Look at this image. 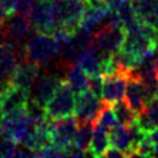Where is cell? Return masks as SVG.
Listing matches in <instances>:
<instances>
[{"label":"cell","mask_w":158,"mask_h":158,"mask_svg":"<svg viewBox=\"0 0 158 158\" xmlns=\"http://www.w3.org/2000/svg\"><path fill=\"white\" fill-rule=\"evenodd\" d=\"M25 58L38 65H49L59 56V47L49 33H31L23 46Z\"/></svg>","instance_id":"cell-1"},{"label":"cell","mask_w":158,"mask_h":158,"mask_svg":"<svg viewBox=\"0 0 158 158\" xmlns=\"http://www.w3.org/2000/svg\"><path fill=\"white\" fill-rule=\"evenodd\" d=\"M125 36L126 32L122 26L101 25L91 35V44L104 54H112L121 48Z\"/></svg>","instance_id":"cell-6"},{"label":"cell","mask_w":158,"mask_h":158,"mask_svg":"<svg viewBox=\"0 0 158 158\" xmlns=\"http://www.w3.org/2000/svg\"><path fill=\"white\" fill-rule=\"evenodd\" d=\"M104 102L99 96L93 94L89 89L75 95V106H74V118L78 123L91 122L95 123V120L102 109Z\"/></svg>","instance_id":"cell-7"},{"label":"cell","mask_w":158,"mask_h":158,"mask_svg":"<svg viewBox=\"0 0 158 158\" xmlns=\"http://www.w3.org/2000/svg\"><path fill=\"white\" fill-rule=\"evenodd\" d=\"M32 27L37 32L52 33L54 30L53 19V1L52 0H35L27 12Z\"/></svg>","instance_id":"cell-9"},{"label":"cell","mask_w":158,"mask_h":158,"mask_svg":"<svg viewBox=\"0 0 158 158\" xmlns=\"http://www.w3.org/2000/svg\"><path fill=\"white\" fill-rule=\"evenodd\" d=\"M0 5L6 16L15 12V0H0Z\"/></svg>","instance_id":"cell-29"},{"label":"cell","mask_w":158,"mask_h":158,"mask_svg":"<svg viewBox=\"0 0 158 158\" xmlns=\"http://www.w3.org/2000/svg\"><path fill=\"white\" fill-rule=\"evenodd\" d=\"M77 126L78 122L74 117H72V115L54 120L51 118L49 120L51 142L64 149L72 143Z\"/></svg>","instance_id":"cell-11"},{"label":"cell","mask_w":158,"mask_h":158,"mask_svg":"<svg viewBox=\"0 0 158 158\" xmlns=\"http://www.w3.org/2000/svg\"><path fill=\"white\" fill-rule=\"evenodd\" d=\"M41 73V65L30 60H21L11 74L10 81L15 86L30 90L31 85Z\"/></svg>","instance_id":"cell-14"},{"label":"cell","mask_w":158,"mask_h":158,"mask_svg":"<svg viewBox=\"0 0 158 158\" xmlns=\"http://www.w3.org/2000/svg\"><path fill=\"white\" fill-rule=\"evenodd\" d=\"M106 56H109V54L101 53L95 46L90 44L86 49H84L79 54L77 63L84 69V72L89 77L98 75V74H101V69H102L104 60H105Z\"/></svg>","instance_id":"cell-15"},{"label":"cell","mask_w":158,"mask_h":158,"mask_svg":"<svg viewBox=\"0 0 158 158\" xmlns=\"http://www.w3.org/2000/svg\"><path fill=\"white\" fill-rule=\"evenodd\" d=\"M16 151H17V143L5 133L0 132V157L1 158L15 157Z\"/></svg>","instance_id":"cell-24"},{"label":"cell","mask_w":158,"mask_h":158,"mask_svg":"<svg viewBox=\"0 0 158 158\" xmlns=\"http://www.w3.org/2000/svg\"><path fill=\"white\" fill-rule=\"evenodd\" d=\"M141 25V23H139ZM125 41L121 46L120 49H123L131 54H133L137 59H142L143 57L151 54L154 48L158 46V42H154L149 40L142 31L141 28L131 30V31H125Z\"/></svg>","instance_id":"cell-10"},{"label":"cell","mask_w":158,"mask_h":158,"mask_svg":"<svg viewBox=\"0 0 158 158\" xmlns=\"http://www.w3.org/2000/svg\"><path fill=\"white\" fill-rule=\"evenodd\" d=\"M37 157H64V149L51 142L37 153Z\"/></svg>","instance_id":"cell-25"},{"label":"cell","mask_w":158,"mask_h":158,"mask_svg":"<svg viewBox=\"0 0 158 158\" xmlns=\"http://www.w3.org/2000/svg\"><path fill=\"white\" fill-rule=\"evenodd\" d=\"M62 80L63 78L53 72L42 73V74L40 73V75L36 78V80L33 81V84L28 90L30 100L38 105L46 106V104L49 101V99L52 98V95L62 83Z\"/></svg>","instance_id":"cell-8"},{"label":"cell","mask_w":158,"mask_h":158,"mask_svg":"<svg viewBox=\"0 0 158 158\" xmlns=\"http://www.w3.org/2000/svg\"><path fill=\"white\" fill-rule=\"evenodd\" d=\"M54 28L73 32L79 25L84 11V0H52Z\"/></svg>","instance_id":"cell-3"},{"label":"cell","mask_w":158,"mask_h":158,"mask_svg":"<svg viewBox=\"0 0 158 158\" xmlns=\"http://www.w3.org/2000/svg\"><path fill=\"white\" fill-rule=\"evenodd\" d=\"M95 123L102 126L106 130H110L112 126H115L117 123V120H116V116L114 114V110H112L111 105L104 104L102 109L100 110V112H99V115L95 120Z\"/></svg>","instance_id":"cell-23"},{"label":"cell","mask_w":158,"mask_h":158,"mask_svg":"<svg viewBox=\"0 0 158 158\" xmlns=\"http://www.w3.org/2000/svg\"><path fill=\"white\" fill-rule=\"evenodd\" d=\"M35 127L36 125L27 116L26 106L0 115V132L12 138L16 143H23Z\"/></svg>","instance_id":"cell-2"},{"label":"cell","mask_w":158,"mask_h":158,"mask_svg":"<svg viewBox=\"0 0 158 158\" xmlns=\"http://www.w3.org/2000/svg\"><path fill=\"white\" fill-rule=\"evenodd\" d=\"M102 157H107V158H120V157H126L125 152L116 148V147H112V146H109V148L104 152Z\"/></svg>","instance_id":"cell-28"},{"label":"cell","mask_w":158,"mask_h":158,"mask_svg":"<svg viewBox=\"0 0 158 158\" xmlns=\"http://www.w3.org/2000/svg\"><path fill=\"white\" fill-rule=\"evenodd\" d=\"M64 80L74 91V94H79L88 89L89 85V75L84 72V69L75 62L70 64L64 74Z\"/></svg>","instance_id":"cell-19"},{"label":"cell","mask_w":158,"mask_h":158,"mask_svg":"<svg viewBox=\"0 0 158 158\" xmlns=\"http://www.w3.org/2000/svg\"><path fill=\"white\" fill-rule=\"evenodd\" d=\"M32 28L33 27L26 14L14 12L6 16L0 25V33L6 42L14 44H23L22 42L30 37Z\"/></svg>","instance_id":"cell-5"},{"label":"cell","mask_w":158,"mask_h":158,"mask_svg":"<svg viewBox=\"0 0 158 158\" xmlns=\"http://www.w3.org/2000/svg\"><path fill=\"white\" fill-rule=\"evenodd\" d=\"M111 107L114 110V114H115L116 120H117L118 123L128 126V125H131V123H133L136 121L137 114L131 109V106L126 102L125 99L114 102L111 105Z\"/></svg>","instance_id":"cell-22"},{"label":"cell","mask_w":158,"mask_h":158,"mask_svg":"<svg viewBox=\"0 0 158 158\" xmlns=\"http://www.w3.org/2000/svg\"><path fill=\"white\" fill-rule=\"evenodd\" d=\"M109 139H110V146L123 151L126 157L133 156L128 126L117 122L115 126H112L109 130Z\"/></svg>","instance_id":"cell-16"},{"label":"cell","mask_w":158,"mask_h":158,"mask_svg":"<svg viewBox=\"0 0 158 158\" xmlns=\"http://www.w3.org/2000/svg\"><path fill=\"white\" fill-rule=\"evenodd\" d=\"M101 88H102V75H101V74L89 77V85H88V89H89L93 94H95L96 96L100 98V95H101Z\"/></svg>","instance_id":"cell-26"},{"label":"cell","mask_w":158,"mask_h":158,"mask_svg":"<svg viewBox=\"0 0 158 158\" xmlns=\"http://www.w3.org/2000/svg\"><path fill=\"white\" fill-rule=\"evenodd\" d=\"M5 17H6V15H5V12H4V10H2V7H1V5H0V25L2 23V21L5 20Z\"/></svg>","instance_id":"cell-32"},{"label":"cell","mask_w":158,"mask_h":158,"mask_svg":"<svg viewBox=\"0 0 158 158\" xmlns=\"http://www.w3.org/2000/svg\"><path fill=\"white\" fill-rule=\"evenodd\" d=\"M30 100V91L27 89L15 86L11 84V86L7 89V91L4 94L2 98V112L11 111L15 109L25 107Z\"/></svg>","instance_id":"cell-17"},{"label":"cell","mask_w":158,"mask_h":158,"mask_svg":"<svg viewBox=\"0 0 158 158\" xmlns=\"http://www.w3.org/2000/svg\"><path fill=\"white\" fill-rule=\"evenodd\" d=\"M110 139H109V130L104 128L102 126L94 123L93 126V133L89 146V152L91 157H102L104 152L109 148Z\"/></svg>","instance_id":"cell-20"},{"label":"cell","mask_w":158,"mask_h":158,"mask_svg":"<svg viewBox=\"0 0 158 158\" xmlns=\"http://www.w3.org/2000/svg\"><path fill=\"white\" fill-rule=\"evenodd\" d=\"M33 1L35 0H15V12L27 15V12H28Z\"/></svg>","instance_id":"cell-27"},{"label":"cell","mask_w":158,"mask_h":158,"mask_svg":"<svg viewBox=\"0 0 158 158\" xmlns=\"http://www.w3.org/2000/svg\"><path fill=\"white\" fill-rule=\"evenodd\" d=\"M146 136H147V138H148L153 144H158V127H156V128L151 130L149 132H147Z\"/></svg>","instance_id":"cell-30"},{"label":"cell","mask_w":158,"mask_h":158,"mask_svg":"<svg viewBox=\"0 0 158 158\" xmlns=\"http://www.w3.org/2000/svg\"><path fill=\"white\" fill-rule=\"evenodd\" d=\"M127 73L102 75V88L100 99L106 105H112L114 102L122 100L125 96V89L127 83Z\"/></svg>","instance_id":"cell-12"},{"label":"cell","mask_w":158,"mask_h":158,"mask_svg":"<svg viewBox=\"0 0 158 158\" xmlns=\"http://www.w3.org/2000/svg\"><path fill=\"white\" fill-rule=\"evenodd\" d=\"M123 99L126 102L131 106V109L138 114L146 105V98H144V90L143 84L139 80V78L136 75L133 69H128L127 74V83L125 89V96Z\"/></svg>","instance_id":"cell-13"},{"label":"cell","mask_w":158,"mask_h":158,"mask_svg":"<svg viewBox=\"0 0 158 158\" xmlns=\"http://www.w3.org/2000/svg\"><path fill=\"white\" fill-rule=\"evenodd\" d=\"M75 94L63 79L49 101L46 104V114L49 118H60L70 116L74 112Z\"/></svg>","instance_id":"cell-4"},{"label":"cell","mask_w":158,"mask_h":158,"mask_svg":"<svg viewBox=\"0 0 158 158\" xmlns=\"http://www.w3.org/2000/svg\"><path fill=\"white\" fill-rule=\"evenodd\" d=\"M136 123L147 133L158 127V98L149 100L137 114Z\"/></svg>","instance_id":"cell-18"},{"label":"cell","mask_w":158,"mask_h":158,"mask_svg":"<svg viewBox=\"0 0 158 158\" xmlns=\"http://www.w3.org/2000/svg\"><path fill=\"white\" fill-rule=\"evenodd\" d=\"M106 4H107V6L110 7V9H116L123 0H104Z\"/></svg>","instance_id":"cell-31"},{"label":"cell","mask_w":158,"mask_h":158,"mask_svg":"<svg viewBox=\"0 0 158 158\" xmlns=\"http://www.w3.org/2000/svg\"><path fill=\"white\" fill-rule=\"evenodd\" d=\"M93 126L94 123L91 122H81L78 123L75 133L73 136L72 143L77 147H79L83 151H88L90 146V139H91V133H93Z\"/></svg>","instance_id":"cell-21"}]
</instances>
